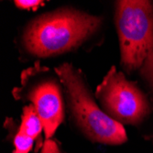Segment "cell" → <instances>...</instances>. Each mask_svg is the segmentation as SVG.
I'll return each mask as SVG.
<instances>
[{"instance_id":"cell-6","label":"cell","mask_w":153,"mask_h":153,"mask_svg":"<svg viewBox=\"0 0 153 153\" xmlns=\"http://www.w3.org/2000/svg\"><path fill=\"white\" fill-rule=\"evenodd\" d=\"M21 119L19 131L32 137L33 140L38 137L42 129H44L43 123L33 105L24 107Z\"/></svg>"},{"instance_id":"cell-7","label":"cell","mask_w":153,"mask_h":153,"mask_svg":"<svg viewBox=\"0 0 153 153\" xmlns=\"http://www.w3.org/2000/svg\"><path fill=\"white\" fill-rule=\"evenodd\" d=\"M34 140L19 131L14 137V146L15 150L13 153H29L33 146Z\"/></svg>"},{"instance_id":"cell-5","label":"cell","mask_w":153,"mask_h":153,"mask_svg":"<svg viewBox=\"0 0 153 153\" xmlns=\"http://www.w3.org/2000/svg\"><path fill=\"white\" fill-rule=\"evenodd\" d=\"M95 97L105 113L120 124H138L149 112L145 94L115 67L111 68L97 86Z\"/></svg>"},{"instance_id":"cell-4","label":"cell","mask_w":153,"mask_h":153,"mask_svg":"<svg viewBox=\"0 0 153 153\" xmlns=\"http://www.w3.org/2000/svg\"><path fill=\"white\" fill-rule=\"evenodd\" d=\"M13 94L17 99L33 104L43 123L45 137L50 140L64 117L62 95L57 79L48 68L37 64L23 72L21 86Z\"/></svg>"},{"instance_id":"cell-3","label":"cell","mask_w":153,"mask_h":153,"mask_svg":"<svg viewBox=\"0 0 153 153\" xmlns=\"http://www.w3.org/2000/svg\"><path fill=\"white\" fill-rule=\"evenodd\" d=\"M116 22L121 62L130 72L141 67L153 51V4L145 0L117 2Z\"/></svg>"},{"instance_id":"cell-2","label":"cell","mask_w":153,"mask_h":153,"mask_svg":"<svg viewBox=\"0 0 153 153\" xmlns=\"http://www.w3.org/2000/svg\"><path fill=\"white\" fill-rule=\"evenodd\" d=\"M64 87L69 107L81 130L91 140L119 145L128 137L122 124L110 117L95 104L80 72L69 63L55 69Z\"/></svg>"},{"instance_id":"cell-10","label":"cell","mask_w":153,"mask_h":153,"mask_svg":"<svg viewBox=\"0 0 153 153\" xmlns=\"http://www.w3.org/2000/svg\"><path fill=\"white\" fill-rule=\"evenodd\" d=\"M41 153H61V151L55 141L51 140L50 138V140H47L44 142L42 149H41Z\"/></svg>"},{"instance_id":"cell-1","label":"cell","mask_w":153,"mask_h":153,"mask_svg":"<svg viewBox=\"0 0 153 153\" xmlns=\"http://www.w3.org/2000/svg\"><path fill=\"white\" fill-rule=\"evenodd\" d=\"M98 17L74 9L45 14L29 24L23 36L26 49L39 57L71 51L91 36L100 26Z\"/></svg>"},{"instance_id":"cell-8","label":"cell","mask_w":153,"mask_h":153,"mask_svg":"<svg viewBox=\"0 0 153 153\" xmlns=\"http://www.w3.org/2000/svg\"><path fill=\"white\" fill-rule=\"evenodd\" d=\"M141 74L153 90V51L148 55L141 65Z\"/></svg>"},{"instance_id":"cell-9","label":"cell","mask_w":153,"mask_h":153,"mask_svg":"<svg viewBox=\"0 0 153 153\" xmlns=\"http://www.w3.org/2000/svg\"><path fill=\"white\" fill-rule=\"evenodd\" d=\"M15 4L18 7L21 8V9H35L37 8L39 6H40L41 4H43V2L41 1H38V0H27V1H23V0H20V1H15Z\"/></svg>"}]
</instances>
